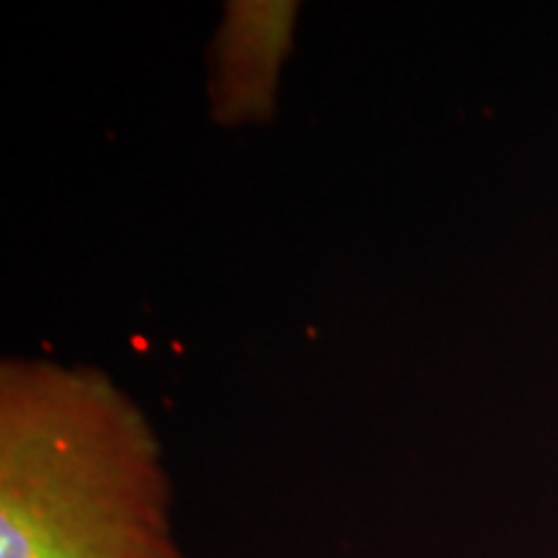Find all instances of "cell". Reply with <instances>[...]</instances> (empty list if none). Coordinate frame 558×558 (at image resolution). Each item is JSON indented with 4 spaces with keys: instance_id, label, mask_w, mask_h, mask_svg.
Returning <instances> with one entry per match:
<instances>
[{
    "instance_id": "obj_2",
    "label": "cell",
    "mask_w": 558,
    "mask_h": 558,
    "mask_svg": "<svg viewBox=\"0 0 558 558\" xmlns=\"http://www.w3.org/2000/svg\"><path fill=\"white\" fill-rule=\"evenodd\" d=\"M300 5L292 0H233L222 9L207 54V99L222 128L275 117Z\"/></svg>"
},
{
    "instance_id": "obj_1",
    "label": "cell",
    "mask_w": 558,
    "mask_h": 558,
    "mask_svg": "<svg viewBox=\"0 0 558 558\" xmlns=\"http://www.w3.org/2000/svg\"><path fill=\"white\" fill-rule=\"evenodd\" d=\"M145 411L101 369L0 365V558H186Z\"/></svg>"
}]
</instances>
